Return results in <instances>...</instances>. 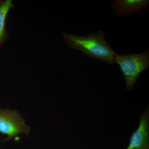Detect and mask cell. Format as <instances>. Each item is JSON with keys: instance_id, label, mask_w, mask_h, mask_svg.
<instances>
[{"instance_id": "1", "label": "cell", "mask_w": 149, "mask_h": 149, "mask_svg": "<svg viewBox=\"0 0 149 149\" xmlns=\"http://www.w3.org/2000/svg\"><path fill=\"white\" fill-rule=\"evenodd\" d=\"M105 33L101 30L96 33L79 36L62 33L67 45L80 51L87 57L113 64L116 54L104 39Z\"/></svg>"}, {"instance_id": "2", "label": "cell", "mask_w": 149, "mask_h": 149, "mask_svg": "<svg viewBox=\"0 0 149 149\" xmlns=\"http://www.w3.org/2000/svg\"><path fill=\"white\" fill-rule=\"evenodd\" d=\"M114 63L120 67L125 79L126 89L131 91L141 72L149 68V49L140 54L121 55L116 54Z\"/></svg>"}, {"instance_id": "3", "label": "cell", "mask_w": 149, "mask_h": 149, "mask_svg": "<svg viewBox=\"0 0 149 149\" xmlns=\"http://www.w3.org/2000/svg\"><path fill=\"white\" fill-rule=\"evenodd\" d=\"M30 128L25 124L24 119L17 110L0 108V133L7 136L0 142L10 141L22 133L28 136Z\"/></svg>"}, {"instance_id": "4", "label": "cell", "mask_w": 149, "mask_h": 149, "mask_svg": "<svg viewBox=\"0 0 149 149\" xmlns=\"http://www.w3.org/2000/svg\"><path fill=\"white\" fill-rule=\"evenodd\" d=\"M125 149H149L148 107L141 114L139 127L132 133Z\"/></svg>"}, {"instance_id": "5", "label": "cell", "mask_w": 149, "mask_h": 149, "mask_svg": "<svg viewBox=\"0 0 149 149\" xmlns=\"http://www.w3.org/2000/svg\"><path fill=\"white\" fill-rule=\"evenodd\" d=\"M149 6L148 0H114L111 8L117 16H126L144 12Z\"/></svg>"}, {"instance_id": "6", "label": "cell", "mask_w": 149, "mask_h": 149, "mask_svg": "<svg viewBox=\"0 0 149 149\" xmlns=\"http://www.w3.org/2000/svg\"><path fill=\"white\" fill-rule=\"evenodd\" d=\"M11 0L0 1V47L9 38L6 23L9 12L14 7Z\"/></svg>"}]
</instances>
